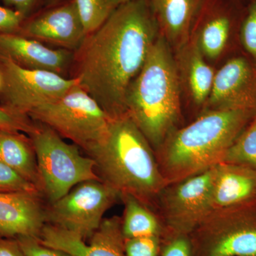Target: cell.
I'll list each match as a JSON object with an SVG mask.
<instances>
[{
    "label": "cell",
    "instance_id": "cell-1",
    "mask_svg": "<svg viewBox=\"0 0 256 256\" xmlns=\"http://www.w3.org/2000/svg\"><path fill=\"white\" fill-rule=\"evenodd\" d=\"M148 0L120 5L78 48V85L110 119L126 114L128 88L159 36Z\"/></svg>",
    "mask_w": 256,
    "mask_h": 256
},
{
    "label": "cell",
    "instance_id": "cell-2",
    "mask_svg": "<svg viewBox=\"0 0 256 256\" xmlns=\"http://www.w3.org/2000/svg\"><path fill=\"white\" fill-rule=\"evenodd\" d=\"M85 152L101 181L120 196L131 195L156 212L158 196L168 183L154 150L127 114L110 119L104 139Z\"/></svg>",
    "mask_w": 256,
    "mask_h": 256
},
{
    "label": "cell",
    "instance_id": "cell-3",
    "mask_svg": "<svg viewBox=\"0 0 256 256\" xmlns=\"http://www.w3.org/2000/svg\"><path fill=\"white\" fill-rule=\"evenodd\" d=\"M256 114L252 110L204 112L171 133L156 153L168 184L216 166Z\"/></svg>",
    "mask_w": 256,
    "mask_h": 256
},
{
    "label": "cell",
    "instance_id": "cell-4",
    "mask_svg": "<svg viewBox=\"0 0 256 256\" xmlns=\"http://www.w3.org/2000/svg\"><path fill=\"white\" fill-rule=\"evenodd\" d=\"M126 114L156 152L182 121V100L174 53L159 35L128 88Z\"/></svg>",
    "mask_w": 256,
    "mask_h": 256
},
{
    "label": "cell",
    "instance_id": "cell-5",
    "mask_svg": "<svg viewBox=\"0 0 256 256\" xmlns=\"http://www.w3.org/2000/svg\"><path fill=\"white\" fill-rule=\"evenodd\" d=\"M28 136L36 154L42 194L48 204L82 182L100 180L94 160L80 154L79 146L66 142L53 130L36 122Z\"/></svg>",
    "mask_w": 256,
    "mask_h": 256
},
{
    "label": "cell",
    "instance_id": "cell-6",
    "mask_svg": "<svg viewBox=\"0 0 256 256\" xmlns=\"http://www.w3.org/2000/svg\"><path fill=\"white\" fill-rule=\"evenodd\" d=\"M28 118L53 130L84 152L104 139L110 120L78 84L60 98L38 106Z\"/></svg>",
    "mask_w": 256,
    "mask_h": 256
},
{
    "label": "cell",
    "instance_id": "cell-7",
    "mask_svg": "<svg viewBox=\"0 0 256 256\" xmlns=\"http://www.w3.org/2000/svg\"><path fill=\"white\" fill-rule=\"evenodd\" d=\"M190 237L194 256H256V204L210 212Z\"/></svg>",
    "mask_w": 256,
    "mask_h": 256
},
{
    "label": "cell",
    "instance_id": "cell-8",
    "mask_svg": "<svg viewBox=\"0 0 256 256\" xmlns=\"http://www.w3.org/2000/svg\"><path fill=\"white\" fill-rule=\"evenodd\" d=\"M246 0H204L190 38L216 68L240 53L239 32Z\"/></svg>",
    "mask_w": 256,
    "mask_h": 256
},
{
    "label": "cell",
    "instance_id": "cell-9",
    "mask_svg": "<svg viewBox=\"0 0 256 256\" xmlns=\"http://www.w3.org/2000/svg\"><path fill=\"white\" fill-rule=\"evenodd\" d=\"M118 200V192L100 180L82 182L65 196L46 205V224L74 232L86 240Z\"/></svg>",
    "mask_w": 256,
    "mask_h": 256
},
{
    "label": "cell",
    "instance_id": "cell-10",
    "mask_svg": "<svg viewBox=\"0 0 256 256\" xmlns=\"http://www.w3.org/2000/svg\"><path fill=\"white\" fill-rule=\"evenodd\" d=\"M0 72L1 106L22 117L28 118L38 106L62 97L78 84L76 78H64L54 72L24 68L1 56Z\"/></svg>",
    "mask_w": 256,
    "mask_h": 256
},
{
    "label": "cell",
    "instance_id": "cell-11",
    "mask_svg": "<svg viewBox=\"0 0 256 256\" xmlns=\"http://www.w3.org/2000/svg\"><path fill=\"white\" fill-rule=\"evenodd\" d=\"M216 166L166 185L160 194L156 213L170 232L190 234L210 214V200Z\"/></svg>",
    "mask_w": 256,
    "mask_h": 256
},
{
    "label": "cell",
    "instance_id": "cell-12",
    "mask_svg": "<svg viewBox=\"0 0 256 256\" xmlns=\"http://www.w3.org/2000/svg\"><path fill=\"white\" fill-rule=\"evenodd\" d=\"M238 110L256 112V64L242 52L216 68L213 88L202 112Z\"/></svg>",
    "mask_w": 256,
    "mask_h": 256
},
{
    "label": "cell",
    "instance_id": "cell-13",
    "mask_svg": "<svg viewBox=\"0 0 256 256\" xmlns=\"http://www.w3.org/2000/svg\"><path fill=\"white\" fill-rule=\"evenodd\" d=\"M86 244L78 234L45 224L40 240L48 247L60 249L72 256H126L121 217L104 218Z\"/></svg>",
    "mask_w": 256,
    "mask_h": 256
},
{
    "label": "cell",
    "instance_id": "cell-14",
    "mask_svg": "<svg viewBox=\"0 0 256 256\" xmlns=\"http://www.w3.org/2000/svg\"><path fill=\"white\" fill-rule=\"evenodd\" d=\"M173 53L182 104L200 116L212 92L216 68L205 60L191 38Z\"/></svg>",
    "mask_w": 256,
    "mask_h": 256
},
{
    "label": "cell",
    "instance_id": "cell-15",
    "mask_svg": "<svg viewBox=\"0 0 256 256\" xmlns=\"http://www.w3.org/2000/svg\"><path fill=\"white\" fill-rule=\"evenodd\" d=\"M18 34L70 50H78L87 36L74 0L25 21Z\"/></svg>",
    "mask_w": 256,
    "mask_h": 256
},
{
    "label": "cell",
    "instance_id": "cell-16",
    "mask_svg": "<svg viewBox=\"0 0 256 256\" xmlns=\"http://www.w3.org/2000/svg\"><path fill=\"white\" fill-rule=\"evenodd\" d=\"M44 200L40 194L0 193V236L40 238L46 223Z\"/></svg>",
    "mask_w": 256,
    "mask_h": 256
},
{
    "label": "cell",
    "instance_id": "cell-17",
    "mask_svg": "<svg viewBox=\"0 0 256 256\" xmlns=\"http://www.w3.org/2000/svg\"><path fill=\"white\" fill-rule=\"evenodd\" d=\"M256 204V171L245 165L222 162L216 166L210 213Z\"/></svg>",
    "mask_w": 256,
    "mask_h": 256
},
{
    "label": "cell",
    "instance_id": "cell-18",
    "mask_svg": "<svg viewBox=\"0 0 256 256\" xmlns=\"http://www.w3.org/2000/svg\"><path fill=\"white\" fill-rule=\"evenodd\" d=\"M0 56L30 69L62 75L72 58L70 52L48 48L37 40L18 34H0Z\"/></svg>",
    "mask_w": 256,
    "mask_h": 256
},
{
    "label": "cell",
    "instance_id": "cell-19",
    "mask_svg": "<svg viewBox=\"0 0 256 256\" xmlns=\"http://www.w3.org/2000/svg\"><path fill=\"white\" fill-rule=\"evenodd\" d=\"M160 34L174 52L190 40L192 26L204 0H148Z\"/></svg>",
    "mask_w": 256,
    "mask_h": 256
},
{
    "label": "cell",
    "instance_id": "cell-20",
    "mask_svg": "<svg viewBox=\"0 0 256 256\" xmlns=\"http://www.w3.org/2000/svg\"><path fill=\"white\" fill-rule=\"evenodd\" d=\"M0 161L33 184L42 193L36 154L30 138L22 132L0 131Z\"/></svg>",
    "mask_w": 256,
    "mask_h": 256
},
{
    "label": "cell",
    "instance_id": "cell-21",
    "mask_svg": "<svg viewBox=\"0 0 256 256\" xmlns=\"http://www.w3.org/2000/svg\"><path fill=\"white\" fill-rule=\"evenodd\" d=\"M120 197L124 204L121 228L124 239L162 236L164 226L156 212L131 195Z\"/></svg>",
    "mask_w": 256,
    "mask_h": 256
},
{
    "label": "cell",
    "instance_id": "cell-22",
    "mask_svg": "<svg viewBox=\"0 0 256 256\" xmlns=\"http://www.w3.org/2000/svg\"><path fill=\"white\" fill-rule=\"evenodd\" d=\"M222 162L245 165L256 171V114L228 148Z\"/></svg>",
    "mask_w": 256,
    "mask_h": 256
},
{
    "label": "cell",
    "instance_id": "cell-23",
    "mask_svg": "<svg viewBox=\"0 0 256 256\" xmlns=\"http://www.w3.org/2000/svg\"><path fill=\"white\" fill-rule=\"evenodd\" d=\"M87 36L105 23L116 8L110 0H74Z\"/></svg>",
    "mask_w": 256,
    "mask_h": 256
},
{
    "label": "cell",
    "instance_id": "cell-24",
    "mask_svg": "<svg viewBox=\"0 0 256 256\" xmlns=\"http://www.w3.org/2000/svg\"><path fill=\"white\" fill-rule=\"evenodd\" d=\"M239 43L240 52L256 64V0H246Z\"/></svg>",
    "mask_w": 256,
    "mask_h": 256
},
{
    "label": "cell",
    "instance_id": "cell-25",
    "mask_svg": "<svg viewBox=\"0 0 256 256\" xmlns=\"http://www.w3.org/2000/svg\"><path fill=\"white\" fill-rule=\"evenodd\" d=\"M159 256H194L190 234L164 229L161 236Z\"/></svg>",
    "mask_w": 256,
    "mask_h": 256
},
{
    "label": "cell",
    "instance_id": "cell-26",
    "mask_svg": "<svg viewBox=\"0 0 256 256\" xmlns=\"http://www.w3.org/2000/svg\"><path fill=\"white\" fill-rule=\"evenodd\" d=\"M0 193H31L42 194L38 188L33 184L25 180L21 175L1 161Z\"/></svg>",
    "mask_w": 256,
    "mask_h": 256
},
{
    "label": "cell",
    "instance_id": "cell-27",
    "mask_svg": "<svg viewBox=\"0 0 256 256\" xmlns=\"http://www.w3.org/2000/svg\"><path fill=\"white\" fill-rule=\"evenodd\" d=\"M161 237L124 239L126 256H159Z\"/></svg>",
    "mask_w": 256,
    "mask_h": 256
},
{
    "label": "cell",
    "instance_id": "cell-28",
    "mask_svg": "<svg viewBox=\"0 0 256 256\" xmlns=\"http://www.w3.org/2000/svg\"><path fill=\"white\" fill-rule=\"evenodd\" d=\"M16 239L25 256H72L64 250L45 246L35 237L20 236Z\"/></svg>",
    "mask_w": 256,
    "mask_h": 256
},
{
    "label": "cell",
    "instance_id": "cell-29",
    "mask_svg": "<svg viewBox=\"0 0 256 256\" xmlns=\"http://www.w3.org/2000/svg\"><path fill=\"white\" fill-rule=\"evenodd\" d=\"M34 124L28 118L18 116L0 106V131L28 134Z\"/></svg>",
    "mask_w": 256,
    "mask_h": 256
},
{
    "label": "cell",
    "instance_id": "cell-30",
    "mask_svg": "<svg viewBox=\"0 0 256 256\" xmlns=\"http://www.w3.org/2000/svg\"><path fill=\"white\" fill-rule=\"evenodd\" d=\"M26 18L22 13L0 5V34H18Z\"/></svg>",
    "mask_w": 256,
    "mask_h": 256
},
{
    "label": "cell",
    "instance_id": "cell-31",
    "mask_svg": "<svg viewBox=\"0 0 256 256\" xmlns=\"http://www.w3.org/2000/svg\"><path fill=\"white\" fill-rule=\"evenodd\" d=\"M0 256H25L16 238H0Z\"/></svg>",
    "mask_w": 256,
    "mask_h": 256
},
{
    "label": "cell",
    "instance_id": "cell-32",
    "mask_svg": "<svg viewBox=\"0 0 256 256\" xmlns=\"http://www.w3.org/2000/svg\"><path fill=\"white\" fill-rule=\"evenodd\" d=\"M8 6H11L12 9L22 13L25 16H28L32 6L36 0H0Z\"/></svg>",
    "mask_w": 256,
    "mask_h": 256
},
{
    "label": "cell",
    "instance_id": "cell-33",
    "mask_svg": "<svg viewBox=\"0 0 256 256\" xmlns=\"http://www.w3.org/2000/svg\"><path fill=\"white\" fill-rule=\"evenodd\" d=\"M110 1L112 6H114V8H117L120 5L130 2L136 1V0H110Z\"/></svg>",
    "mask_w": 256,
    "mask_h": 256
},
{
    "label": "cell",
    "instance_id": "cell-34",
    "mask_svg": "<svg viewBox=\"0 0 256 256\" xmlns=\"http://www.w3.org/2000/svg\"><path fill=\"white\" fill-rule=\"evenodd\" d=\"M2 76L1 72H0V90H1L2 86Z\"/></svg>",
    "mask_w": 256,
    "mask_h": 256
},
{
    "label": "cell",
    "instance_id": "cell-35",
    "mask_svg": "<svg viewBox=\"0 0 256 256\" xmlns=\"http://www.w3.org/2000/svg\"><path fill=\"white\" fill-rule=\"evenodd\" d=\"M0 238H2V236H0Z\"/></svg>",
    "mask_w": 256,
    "mask_h": 256
}]
</instances>
